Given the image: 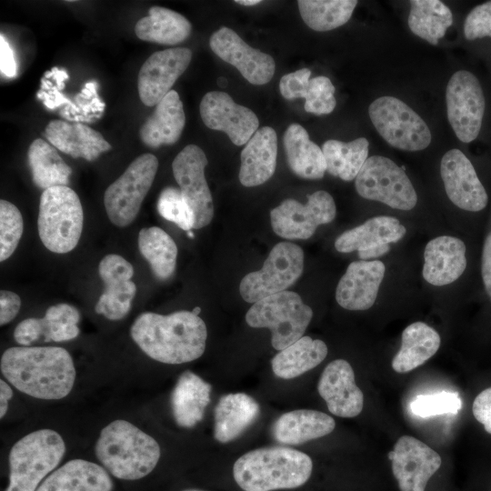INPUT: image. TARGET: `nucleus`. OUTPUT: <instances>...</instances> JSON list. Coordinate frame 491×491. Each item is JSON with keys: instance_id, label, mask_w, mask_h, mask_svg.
Returning a JSON list of instances; mask_svg holds the SVG:
<instances>
[{"instance_id": "8fccbe9b", "label": "nucleus", "mask_w": 491, "mask_h": 491, "mask_svg": "<svg viewBox=\"0 0 491 491\" xmlns=\"http://www.w3.org/2000/svg\"><path fill=\"white\" fill-rule=\"evenodd\" d=\"M43 336L41 318L29 317L21 321L14 330L15 342L22 346H29Z\"/></svg>"}, {"instance_id": "7c9ffc66", "label": "nucleus", "mask_w": 491, "mask_h": 491, "mask_svg": "<svg viewBox=\"0 0 491 491\" xmlns=\"http://www.w3.org/2000/svg\"><path fill=\"white\" fill-rule=\"evenodd\" d=\"M288 165L292 172L306 179H321L326 171L322 151L310 140L307 131L298 124L290 125L283 137Z\"/></svg>"}, {"instance_id": "b1692460", "label": "nucleus", "mask_w": 491, "mask_h": 491, "mask_svg": "<svg viewBox=\"0 0 491 491\" xmlns=\"http://www.w3.org/2000/svg\"><path fill=\"white\" fill-rule=\"evenodd\" d=\"M277 156V135L270 126L253 135L241 152L240 183L246 187L266 182L275 173Z\"/></svg>"}, {"instance_id": "ddd939ff", "label": "nucleus", "mask_w": 491, "mask_h": 491, "mask_svg": "<svg viewBox=\"0 0 491 491\" xmlns=\"http://www.w3.org/2000/svg\"><path fill=\"white\" fill-rule=\"evenodd\" d=\"M336 214V204L326 191L307 195L306 204L286 199L270 212L274 232L287 239H307L321 225L332 222Z\"/></svg>"}, {"instance_id": "6ab92c4d", "label": "nucleus", "mask_w": 491, "mask_h": 491, "mask_svg": "<svg viewBox=\"0 0 491 491\" xmlns=\"http://www.w3.org/2000/svg\"><path fill=\"white\" fill-rule=\"evenodd\" d=\"M440 174L446 193L455 205L470 212H478L486 206V191L472 163L461 150L450 149L443 155Z\"/></svg>"}, {"instance_id": "bf43d9fd", "label": "nucleus", "mask_w": 491, "mask_h": 491, "mask_svg": "<svg viewBox=\"0 0 491 491\" xmlns=\"http://www.w3.org/2000/svg\"><path fill=\"white\" fill-rule=\"evenodd\" d=\"M192 312H193L194 314H195V315L198 316V314L201 312V308L198 307V306H196V307H195V308L193 309Z\"/></svg>"}, {"instance_id": "09e8293b", "label": "nucleus", "mask_w": 491, "mask_h": 491, "mask_svg": "<svg viewBox=\"0 0 491 491\" xmlns=\"http://www.w3.org/2000/svg\"><path fill=\"white\" fill-rule=\"evenodd\" d=\"M311 71L302 68L283 75L279 83V90L287 100L305 98L309 85Z\"/></svg>"}, {"instance_id": "5fc2aeb1", "label": "nucleus", "mask_w": 491, "mask_h": 491, "mask_svg": "<svg viewBox=\"0 0 491 491\" xmlns=\"http://www.w3.org/2000/svg\"><path fill=\"white\" fill-rule=\"evenodd\" d=\"M481 275L485 289L491 299V232L486 236L483 246Z\"/></svg>"}, {"instance_id": "6e6d98bb", "label": "nucleus", "mask_w": 491, "mask_h": 491, "mask_svg": "<svg viewBox=\"0 0 491 491\" xmlns=\"http://www.w3.org/2000/svg\"><path fill=\"white\" fill-rule=\"evenodd\" d=\"M13 396V390L10 386L4 381L0 380V417L3 418L8 409L9 399Z\"/></svg>"}, {"instance_id": "37998d69", "label": "nucleus", "mask_w": 491, "mask_h": 491, "mask_svg": "<svg viewBox=\"0 0 491 491\" xmlns=\"http://www.w3.org/2000/svg\"><path fill=\"white\" fill-rule=\"evenodd\" d=\"M157 211L162 217L185 232L194 228L195 215L180 189L164 188L157 200Z\"/></svg>"}, {"instance_id": "4c0bfd02", "label": "nucleus", "mask_w": 491, "mask_h": 491, "mask_svg": "<svg viewBox=\"0 0 491 491\" xmlns=\"http://www.w3.org/2000/svg\"><path fill=\"white\" fill-rule=\"evenodd\" d=\"M138 248L157 278L167 279L173 275L177 246L165 230L157 226L142 228L138 234Z\"/></svg>"}, {"instance_id": "dca6fc26", "label": "nucleus", "mask_w": 491, "mask_h": 491, "mask_svg": "<svg viewBox=\"0 0 491 491\" xmlns=\"http://www.w3.org/2000/svg\"><path fill=\"white\" fill-rule=\"evenodd\" d=\"M192 51L185 47L168 48L152 54L138 74V94L147 106L156 105L186 70Z\"/></svg>"}, {"instance_id": "a19ab883", "label": "nucleus", "mask_w": 491, "mask_h": 491, "mask_svg": "<svg viewBox=\"0 0 491 491\" xmlns=\"http://www.w3.org/2000/svg\"><path fill=\"white\" fill-rule=\"evenodd\" d=\"M135 293L136 286L131 280L105 286L95 310L109 320H120L128 314Z\"/></svg>"}, {"instance_id": "603ef678", "label": "nucleus", "mask_w": 491, "mask_h": 491, "mask_svg": "<svg viewBox=\"0 0 491 491\" xmlns=\"http://www.w3.org/2000/svg\"><path fill=\"white\" fill-rule=\"evenodd\" d=\"M21 306L20 296L8 290L0 291V326L11 322L18 314Z\"/></svg>"}, {"instance_id": "9d476101", "label": "nucleus", "mask_w": 491, "mask_h": 491, "mask_svg": "<svg viewBox=\"0 0 491 491\" xmlns=\"http://www.w3.org/2000/svg\"><path fill=\"white\" fill-rule=\"evenodd\" d=\"M355 185L360 196L395 209L408 211L417 203L416 192L405 171L383 155L366 159L356 177Z\"/></svg>"}, {"instance_id": "393cba45", "label": "nucleus", "mask_w": 491, "mask_h": 491, "mask_svg": "<svg viewBox=\"0 0 491 491\" xmlns=\"http://www.w3.org/2000/svg\"><path fill=\"white\" fill-rule=\"evenodd\" d=\"M45 135L61 152L87 161L95 160L112 148L99 132L82 124L52 120L45 127Z\"/></svg>"}, {"instance_id": "680f3d73", "label": "nucleus", "mask_w": 491, "mask_h": 491, "mask_svg": "<svg viewBox=\"0 0 491 491\" xmlns=\"http://www.w3.org/2000/svg\"><path fill=\"white\" fill-rule=\"evenodd\" d=\"M183 491H205V490H201V489H195V488H189V489H185Z\"/></svg>"}, {"instance_id": "e433bc0d", "label": "nucleus", "mask_w": 491, "mask_h": 491, "mask_svg": "<svg viewBox=\"0 0 491 491\" xmlns=\"http://www.w3.org/2000/svg\"><path fill=\"white\" fill-rule=\"evenodd\" d=\"M369 142L365 137L351 142L330 139L323 144L322 151L326 164V171L344 181L356 179L368 158Z\"/></svg>"}, {"instance_id": "bb28decb", "label": "nucleus", "mask_w": 491, "mask_h": 491, "mask_svg": "<svg viewBox=\"0 0 491 491\" xmlns=\"http://www.w3.org/2000/svg\"><path fill=\"white\" fill-rule=\"evenodd\" d=\"M185 124L183 103L178 94L171 90L155 106L153 115L141 126L142 142L152 148L175 144Z\"/></svg>"}, {"instance_id": "f257e3e1", "label": "nucleus", "mask_w": 491, "mask_h": 491, "mask_svg": "<svg viewBox=\"0 0 491 491\" xmlns=\"http://www.w3.org/2000/svg\"><path fill=\"white\" fill-rule=\"evenodd\" d=\"M0 369L17 390L38 399L65 397L75 380L73 358L60 346L9 347L1 356Z\"/></svg>"}, {"instance_id": "13d9d810", "label": "nucleus", "mask_w": 491, "mask_h": 491, "mask_svg": "<svg viewBox=\"0 0 491 491\" xmlns=\"http://www.w3.org/2000/svg\"><path fill=\"white\" fill-rule=\"evenodd\" d=\"M217 82H218V85H219L220 86H222V87H225V86H226L227 82H226V80H225V78L221 77V78L218 79Z\"/></svg>"}, {"instance_id": "4d7b16f0", "label": "nucleus", "mask_w": 491, "mask_h": 491, "mask_svg": "<svg viewBox=\"0 0 491 491\" xmlns=\"http://www.w3.org/2000/svg\"><path fill=\"white\" fill-rule=\"evenodd\" d=\"M236 4H239V5H246V6H252V5H256L259 3H261L260 0H235V1Z\"/></svg>"}, {"instance_id": "4be33fe9", "label": "nucleus", "mask_w": 491, "mask_h": 491, "mask_svg": "<svg viewBox=\"0 0 491 491\" xmlns=\"http://www.w3.org/2000/svg\"><path fill=\"white\" fill-rule=\"evenodd\" d=\"M386 266L380 260L352 262L340 278L336 299L347 310H366L376 302Z\"/></svg>"}, {"instance_id": "9b49d317", "label": "nucleus", "mask_w": 491, "mask_h": 491, "mask_svg": "<svg viewBox=\"0 0 491 491\" xmlns=\"http://www.w3.org/2000/svg\"><path fill=\"white\" fill-rule=\"evenodd\" d=\"M304 252L290 242L276 244L258 271L245 276L239 285L242 298L256 303L272 295L286 291L302 275Z\"/></svg>"}, {"instance_id": "79ce46f5", "label": "nucleus", "mask_w": 491, "mask_h": 491, "mask_svg": "<svg viewBox=\"0 0 491 491\" xmlns=\"http://www.w3.org/2000/svg\"><path fill=\"white\" fill-rule=\"evenodd\" d=\"M24 231L20 210L12 203L0 201V261L8 259L15 251Z\"/></svg>"}, {"instance_id": "3c124183", "label": "nucleus", "mask_w": 491, "mask_h": 491, "mask_svg": "<svg viewBox=\"0 0 491 491\" xmlns=\"http://www.w3.org/2000/svg\"><path fill=\"white\" fill-rule=\"evenodd\" d=\"M475 418L491 434V386L480 392L472 406Z\"/></svg>"}, {"instance_id": "c03bdc74", "label": "nucleus", "mask_w": 491, "mask_h": 491, "mask_svg": "<svg viewBox=\"0 0 491 491\" xmlns=\"http://www.w3.org/2000/svg\"><path fill=\"white\" fill-rule=\"evenodd\" d=\"M461 407L462 400L458 393L450 391L419 395L410 404L412 413L424 418L437 415H456Z\"/></svg>"}, {"instance_id": "cd10ccee", "label": "nucleus", "mask_w": 491, "mask_h": 491, "mask_svg": "<svg viewBox=\"0 0 491 491\" xmlns=\"http://www.w3.org/2000/svg\"><path fill=\"white\" fill-rule=\"evenodd\" d=\"M212 386L187 370L180 375L171 394V408L175 423L191 428L202 421L210 403Z\"/></svg>"}, {"instance_id": "f704fd0d", "label": "nucleus", "mask_w": 491, "mask_h": 491, "mask_svg": "<svg viewBox=\"0 0 491 491\" xmlns=\"http://www.w3.org/2000/svg\"><path fill=\"white\" fill-rule=\"evenodd\" d=\"M28 165L34 184L44 190L67 185L72 169L57 151L41 138L34 140L27 151Z\"/></svg>"}, {"instance_id": "49530a36", "label": "nucleus", "mask_w": 491, "mask_h": 491, "mask_svg": "<svg viewBox=\"0 0 491 491\" xmlns=\"http://www.w3.org/2000/svg\"><path fill=\"white\" fill-rule=\"evenodd\" d=\"M134 267L126 259L116 254H108L98 266V274L105 286L131 280Z\"/></svg>"}, {"instance_id": "f8f14e48", "label": "nucleus", "mask_w": 491, "mask_h": 491, "mask_svg": "<svg viewBox=\"0 0 491 491\" xmlns=\"http://www.w3.org/2000/svg\"><path fill=\"white\" fill-rule=\"evenodd\" d=\"M447 118L456 137L474 141L481 129L486 100L477 77L466 70L456 72L446 89Z\"/></svg>"}, {"instance_id": "2f4dec72", "label": "nucleus", "mask_w": 491, "mask_h": 491, "mask_svg": "<svg viewBox=\"0 0 491 491\" xmlns=\"http://www.w3.org/2000/svg\"><path fill=\"white\" fill-rule=\"evenodd\" d=\"M439 334L423 322H415L402 332L401 347L392 360L396 373H407L426 363L438 350Z\"/></svg>"}, {"instance_id": "c756f323", "label": "nucleus", "mask_w": 491, "mask_h": 491, "mask_svg": "<svg viewBox=\"0 0 491 491\" xmlns=\"http://www.w3.org/2000/svg\"><path fill=\"white\" fill-rule=\"evenodd\" d=\"M336 426L327 414L311 409H297L280 416L275 422L272 434L283 445H299L330 434Z\"/></svg>"}, {"instance_id": "39448f33", "label": "nucleus", "mask_w": 491, "mask_h": 491, "mask_svg": "<svg viewBox=\"0 0 491 491\" xmlns=\"http://www.w3.org/2000/svg\"><path fill=\"white\" fill-rule=\"evenodd\" d=\"M65 452L62 436L53 429H39L23 436L9 452V484L5 491H36Z\"/></svg>"}, {"instance_id": "473e14b6", "label": "nucleus", "mask_w": 491, "mask_h": 491, "mask_svg": "<svg viewBox=\"0 0 491 491\" xmlns=\"http://www.w3.org/2000/svg\"><path fill=\"white\" fill-rule=\"evenodd\" d=\"M191 29V23L181 14L155 5L148 10L147 16L138 20L135 33L144 41L175 45L185 41Z\"/></svg>"}, {"instance_id": "412c9836", "label": "nucleus", "mask_w": 491, "mask_h": 491, "mask_svg": "<svg viewBox=\"0 0 491 491\" xmlns=\"http://www.w3.org/2000/svg\"><path fill=\"white\" fill-rule=\"evenodd\" d=\"M317 391L330 413L340 417H355L364 406V395L355 382L351 365L344 359L330 362L322 372Z\"/></svg>"}, {"instance_id": "0eeeda50", "label": "nucleus", "mask_w": 491, "mask_h": 491, "mask_svg": "<svg viewBox=\"0 0 491 491\" xmlns=\"http://www.w3.org/2000/svg\"><path fill=\"white\" fill-rule=\"evenodd\" d=\"M312 317L313 310L300 296L286 290L254 303L246 321L251 327L270 329L272 346L281 351L303 336Z\"/></svg>"}, {"instance_id": "c85d7f7f", "label": "nucleus", "mask_w": 491, "mask_h": 491, "mask_svg": "<svg viewBox=\"0 0 491 491\" xmlns=\"http://www.w3.org/2000/svg\"><path fill=\"white\" fill-rule=\"evenodd\" d=\"M260 406L245 393H232L222 396L215 408L214 437L220 443L237 438L258 417Z\"/></svg>"}, {"instance_id": "f03ea898", "label": "nucleus", "mask_w": 491, "mask_h": 491, "mask_svg": "<svg viewBox=\"0 0 491 491\" xmlns=\"http://www.w3.org/2000/svg\"><path fill=\"white\" fill-rule=\"evenodd\" d=\"M138 347L152 359L171 365L194 361L205 352L207 329L192 311L170 315L145 312L130 328Z\"/></svg>"}, {"instance_id": "a878e982", "label": "nucleus", "mask_w": 491, "mask_h": 491, "mask_svg": "<svg viewBox=\"0 0 491 491\" xmlns=\"http://www.w3.org/2000/svg\"><path fill=\"white\" fill-rule=\"evenodd\" d=\"M105 467L85 459H72L52 472L36 491H112Z\"/></svg>"}, {"instance_id": "1a4fd4ad", "label": "nucleus", "mask_w": 491, "mask_h": 491, "mask_svg": "<svg viewBox=\"0 0 491 491\" xmlns=\"http://www.w3.org/2000/svg\"><path fill=\"white\" fill-rule=\"evenodd\" d=\"M158 160L152 154L136 157L104 195V205L112 224L125 227L133 223L155 177Z\"/></svg>"}, {"instance_id": "f3484780", "label": "nucleus", "mask_w": 491, "mask_h": 491, "mask_svg": "<svg viewBox=\"0 0 491 491\" xmlns=\"http://www.w3.org/2000/svg\"><path fill=\"white\" fill-rule=\"evenodd\" d=\"M199 110L208 128L225 133L235 145L246 144L258 129L256 115L249 108L235 104L225 92L206 93L201 100Z\"/></svg>"}, {"instance_id": "a211bd4d", "label": "nucleus", "mask_w": 491, "mask_h": 491, "mask_svg": "<svg viewBox=\"0 0 491 491\" xmlns=\"http://www.w3.org/2000/svg\"><path fill=\"white\" fill-rule=\"evenodd\" d=\"M212 51L234 65L249 83L265 85L275 73V61L266 53L248 45L235 31L223 26L209 39Z\"/></svg>"}, {"instance_id": "4468645a", "label": "nucleus", "mask_w": 491, "mask_h": 491, "mask_svg": "<svg viewBox=\"0 0 491 491\" xmlns=\"http://www.w3.org/2000/svg\"><path fill=\"white\" fill-rule=\"evenodd\" d=\"M208 161L205 152L195 145H188L172 163L174 177L195 215L194 228L207 225L214 216L211 192L205 177Z\"/></svg>"}, {"instance_id": "5701e85b", "label": "nucleus", "mask_w": 491, "mask_h": 491, "mask_svg": "<svg viewBox=\"0 0 491 491\" xmlns=\"http://www.w3.org/2000/svg\"><path fill=\"white\" fill-rule=\"evenodd\" d=\"M424 259L425 280L432 286H446L457 280L466 267V246L455 236H437L426 244Z\"/></svg>"}, {"instance_id": "423d86ee", "label": "nucleus", "mask_w": 491, "mask_h": 491, "mask_svg": "<svg viewBox=\"0 0 491 491\" xmlns=\"http://www.w3.org/2000/svg\"><path fill=\"white\" fill-rule=\"evenodd\" d=\"M84 224V212L77 194L67 185L44 190L37 218L38 235L51 252L65 254L78 244Z\"/></svg>"}, {"instance_id": "864d4df0", "label": "nucleus", "mask_w": 491, "mask_h": 491, "mask_svg": "<svg viewBox=\"0 0 491 491\" xmlns=\"http://www.w3.org/2000/svg\"><path fill=\"white\" fill-rule=\"evenodd\" d=\"M0 69L8 78L16 75V63L14 52L3 35H0Z\"/></svg>"}, {"instance_id": "72a5a7b5", "label": "nucleus", "mask_w": 491, "mask_h": 491, "mask_svg": "<svg viewBox=\"0 0 491 491\" xmlns=\"http://www.w3.org/2000/svg\"><path fill=\"white\" fill-rule=\"evenodd\" d=\"M327 355L320 339L302 336L277 353L271 361L273 373L282 379H292L318 366Z\"/></svg>"}, {"instance_id": "052dcab7", "label": "nucleus", "mask_w": 491, "mask_h": 491, "mask_svg": "<svg viewBox=\"0 0 491 491\" xmlns=\"http://www.w3.org/2000/svg\"><path fill=\"white\" fill-rule=\"evenodd\" d=\"M186 234L190 238H194V233L191 230L186 232Z\"/></svg>"}, {"instance_id": "7ed1b4c3", "label": "nucleus", "mask_w": 491, "mask_h": 491, "mask_svg": "<svg viewBox=\"0 0 491 491\" xmlns=\"http://www.w3.org/2000/svg\"><path fill=\"white\" fill-rule=\"evenodd\" d=\"M312 470V459L306 453L275 446L241 456L234 464L233 476L244 491H274L303 486Z\"/></svg>"}, {"instance_id": "de8ad7c7", "label": "nucleus", "mask_w": 491, "mask_h": 491, "mask_svg": "<svg viewBox=\"0 0 491 491\" xmlns=\"http://www.w3.org/2000/svg\"><path fill=\"white\" fill-rule=\"evenodd\" d=\"M464 35L467 40L491 37V1L474 7L464 22Z\"/></svg>"}, {"instance_id": "a18cd8bd", "label": "nucleus", "mask_w": 491, "mask_h": 491, "mask_svg": "<svg viewBox=\"0 0 491 491\" xmlns=\"http://www.w3.org/2000/svg\"><path fill=\"white\" fill-rule=\"evenodd\" d=\"M334 94L335 86L328 77L311 78L305 96V110L316 115L332 113L336 105Z\"/></svg>"}, {"instance_id": "2eb2a0df", "label": "nucleus", "mask_w": 491, "mask_h": 491, "mask_svg": "<svg viewBox=\"0 0 491 491\" xmlns=\"http://www.w3.org/2000/svg\"><path fill=\"white\" fill-rule=\"evenodd\" d=\"M388 458L401 491H425L428 480L442 464L438 453L410 436L397 439Z\"/></svg>"}, {"instance_id": "6e6552de", "label": "nucleus", "mask_w": 491, "mask_h": 491, "mask_svg": "<svg viewBox=\"0 0 491 491\" xmlns=\"http://www.w3.org/2000/svg\"><path fill=\"white\" fill-rule=\"evenodd\" d=\"M370 120L391 146L404 151H420L431 143L426 123L409 105L394 96H381L368 107Z\"/></svg>"}, {"instance_id": "c9c22d12", "label": "nucleus", "mask_w": 491, "mask_h": 491, "mask_svg": "<svg viewBox=\"0 0 491 491\" xmlns=\"http://www.w3.org/2000/svg\"><path fill=\"white\" fill-rule=\"evenodd\" d=\"M408 26L414 35L437 45L453 23L450 8L439 0H412Z\"/></svg>"}, {"instance_id": "58836bf2", "label": "nucleus", "mask_w": 491, "mask_h": 491, "mask_svg": "<svg viewBox=\"0 0 491 491\" xmlns=\"http://www.w3.org/2000/svg\"><path fill=\"white\" fill-rule=\"evenodd\" d=\"M356 0H299L303 21L315 31L325 32L345 25L357 5Z\"/></svg>"}, {"instance_id": "ea45409f", "label": "nucleus", "mask_w": 491, "mask_h": 491, "mask_svg": "<svg viewBox=\"0 0 491 491\" xmlns=\"http://www.w3.org/2000/svg\"><path fill=\"white\" fill-rule=\"evenodd\" d=\"M42 319L43 337L46 342H64L78 336L80 320L78 310L71 305L60 303L49 306Z\"/></svg>"}, {"instance_id": "aec40b11", "label": "nucleus", "mask_w": 491, "mask_h": 491, "mask_svg": "<svg viewBox=\"0 0 491 491\" xmlns=\"http://www.w3.org/2000/svg\"><path fill=\"white\" fill-rule=\"evenodd\" d=\"M406 233V227L395 217L380 215L341 234L335 241L340 253L358 251L362 260L382 256L390 244L399 241Z\"/></svg>"}, {"instance_id": "20e7f679", "label": "nucleus", "mask_w": 491, "mask_h": 491, "mask_svg": "<svg viewBox=\"0 0 491 491\" xmlns=\"http://www.w3.org/2000/svg\"><path fill=\"white\" fill-rule=\"evenodd\" d=\"M95 452L105 469L122 480L146 476L161 456L155 438L123 419L112 421L101 430Z\"/></svg>"}]
</instances>
